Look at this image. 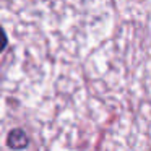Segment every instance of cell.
Listing matches in <instances>:
<instances>
[{
    "instance_id": "1",
    "label": "cell",
    "mask_w": 151,
    "mask_h": 151,
    "mask_svg": "<svg viewBox=\"0 0 151 151\" xmlns=\"http://www.w3.org/2000/svg\"><path fill=\"white\" fill-rule=\"evenodd\" d=\"M7 141H8V146H10L12 150H23L28 145V135L24 133L21 128H15V130L10 132Z\"/></svg>"
},
{
    "instance_id": "2",
    "label": "cell",
    "mask_w": 151,
    "mask_h": 151,
    "mask_svg": "<svg viewBox=\"0 0 151 151\" xmlns=\"http://www.w3.org/2000/svg\"><path fill=\"white\" fill-rule=\"evenodd\" d=\"M7 47V34H5V31L0 28V52Z\"/></svg>"
}]
</instances>
